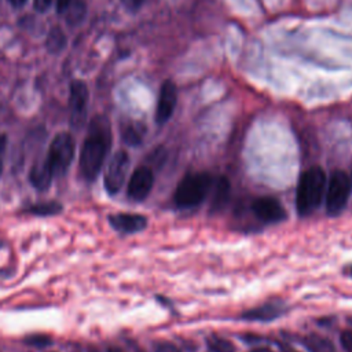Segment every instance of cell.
<instances>
[{
    "mask_svg": "<svg viewBox=\"0 0 352 352\" xmlns=\"http://www.w3.org/2000/svg\"><path fill=\"white\" fill-rule=\"evenodd\" d=\"M72 0H55V7H56V11L58 14H63L66 11V8L69 7Z\"/></svg>",
    "mask_w": 352,
    "mask_h": 352,
    "instance_id": "cell-26",
    "label": "cell"
},
{
    "mask_svg": "<svg viewBox=\"0 0 352 352\" xmlns=\"http://www.w3.org/2000/svg\"><path fill=\"white\" fill-rule=\"evenodd\" d=\"M254 214L264 223H279L286 219V210L280 202L272 197L256 198L252 204Z\"/></svg>",
    "mask_w": 352,
    "mask_h": 352,
    "instance_id": "cell-10",
    "label": "cell"
},
{
    "mask_svg": "<svg viewBox=\"0 0 352 352\" xmlns=\"http://www.w3.org/2000/svg\"><path fill=\"white\" fill-rule=\"evenodd\" d=\"M206 344H208V348L212 351V352H234L235 348H234V344L231 341H228L227 338H223V337H219V336H210L208 340H206Z\"/></svg>",
    "mask_w": 352,
    "mask_h": 352,
    "instance_id": "cell-20",
    "label": "cell"
},
{
    "mask_svg": "<svg viewBox=\"0 0 352 352\" xmlns=\"http://www.w3.org/2000/svg\"><path fill=\"white\" fill-rule=\"evenodd\" d=\"M8 3H10L12 7H15V8H19V7L25 6L26 0H8Z\"/></svg>",
    "mask_w": 352,
    "mask_h": 352,
    "instance_id": "cell-28",
    "label": "cell"
},
{
    "mask_svg": "<svg viewBox=\"0 0 352 352\" xmlns=\"http://www.w3.org/2000/svg\"><path fill=\"white\" fill-rule=\"evenodd\" d=\"M345 272H346L349 276H352V265H351V267H348V268L345 270Z\"/></svg>",
    "mask_w": 352,
    "mask_h": 352,
    "instance_id": "cell-30",
    "label": "cell"
},
{
    "mask_svg": "<svg viewBox=\"0 0 352 352\" xmlns=\"http://www.w3.org/2000/svg\"><path fill=\"white\" fill-rule=\"evenodd\" d=\"M33 6L37 12H45L52 6V0H34Z\"/></svg>",
    "mask_w": 352,
    "mask_h": 352,
    "instance_id": "cell-24",
    "label": "cell"
},
{
    "mask_svg": "<svg viewBox=\"0 0 352 352\" xmlns=\"http://www.w3.org/2000/svg\"><path fill=\"white\" fill-rule=\"evenodd\" d=\"M154 351L155 352H180L176 345H173V344H170L168 341L157 342L155 346H154Z\"/></svg>",
    "mask_w": 352,
    "mask_h": 352,
    "instance_id": "cell-22",
    "label": "cell"
},
{
    "mask_svg": "<svg viewBox=\"0 0 352 352\" xmlns=\"http://www.w3.org/2000/svg\"><path fill=\"white\" fill-rule=\"evenodd\" d=\"M143 133H144V128L138 122H128L121 129L122 140L129 146L140 144L143 139Z\"/></svg>",
    "mask_w": 352,
    "mask_h": 352,
    "instance_id": "cell-17",
    "label": "cell"
},
{
    "mask_svg": "<svg viewBox=\"0 0 352 352\" xmlns=\"http://www.w3.org/2000/svg\"><path fill=\"white\" fill-rule=\"evenodd\" d=\"M340 341H341V345L344 346L345 351L352 352V330H344L341 333Z\"/></svg>",
    "mask_w": 352,
    "mask_h": 352,
    "instance_id": "cell-21",
    "label": "cell"
},
{
    "mask_svg": "<svg viewBox=\"0 0 352 352\" xmlns=\"http://www.w3.org/2000/svg\"><path fill=\"white\" fill-rule=\"evenodd\" d=\"M326 173L320 166L308 168L300 177L296 206L300 216H308L319 208L324 195Z\"/></svg>",
    "mask_w": 352,
    "mask_h": 352,
    "instance_id": "cell-2",
    "label": "cell"
},
{
    "mask_svg": "<svg viewBox=\"0 0 352 352\" xmlns=\"http://www.w3.org/2000/svg\"><path fill=\"white\" fill-rule=\"evenodd\" d=\"M177 102V89L173 81L166 80L162 82L158 94L157 109H155V121L157 124H165L173 114Z\"/></svg>",
    "mask_w": 352,
    "mask_h": 352,
    "instance_id": "cell-8",
    "label": "cell"
},
{
    "mask_svg": "<svg viewBox=\"0 0 352 352\" xmlns=\"http://www.w3.org/2000/svg\"><path fill=\"white\" fill-rule=\"evenodd\" d=\"M74 139L67 132H60L52 139L45 161L54 176H62L67 172L74 158Z\"/></svg>",
    "mask_w": 352,
    "mask_h": 352,
    "instance_id": "cell-4",
    "label": "cell"
},
{
    "mask_svg": "<svg viewBox=\"0 0 352 352\" xmlns=\"http://www.w3.org/2000/svg\"><path fill=\"white\" fill-rule=\"evenodd\" d=\"M60 210H62V206L59 202L50 201V202H40V204L32 205L25 212L36 214V216H52V214L59 213Z\"/></svg>",
    "mask_w": 352,
    "mask_h": 352,
    "instance_id": "cell-19",
    "label": "cell"
},
{
    "mask_svg": "<svg viewBox=\"0 0 352 352\" xmlns=\"http://www.w3.org/2000/svg\"><path fill=\"white\" fill-rule=\"evenodd\" d=\"M66 36L63 33V30L59 26H54L45 40V47L51 54H59L60 51H63V48L66 47Z\"/></svg>",
    "mask_w": 352,
    "mask_h": 352,
    "instance_id": "cell-16",
    "label": "cell"
},
{
    "mask_svg": "<svg viewBox=\"0 0 352 352\" xmlns=\"http://www.w3.org/2000/svg\"><path fill=\"white\" fill-rule=\"evenodd\" d=\"M109 352H122V351H120L117 348H111V349H109Z\"/></svg>",
    "mask_w": 352,
    "mask_h": 352,
    "instance_id": "cell-31",
    "label": "cell"
},
{
    "mask_svg": "<svg viewBox=\"0 0 352 352\" xmlns=\"http://www.w3.org/2000/svg\"><path fill=\"white\" fill-rule=\"evenodd\" d=\"M110 146L111 129L109 120L103 116L94 117L89 122L88 135L82 143L78 161L80 173L87 182L96 179Z\"/></svg>",
    "mask_w": 352,
    "mask_h": 352,
    "instance_id": "cell-1",
    "label": "cell"
},
{
    "mask_svg": "<svg viewBox=\"0 0 352 352\" xmlns=\"http://www.w3.org/2000/svg\"><path fill=\"white\" fill-rule=\"evenodd\" d=\"M213 179L209 173H194L186 176L175 191V204L179 208H192L204 201L212 187Z\"/></svg>",
    "mask_w": 352,
    "mask_h": 352,
    "instance_id": "cell-3",
    "label": "cell"
},
{
    "mask_svg": "<svg viewBox=\"0 0 352 352\" xmlns=\"http://www.w3.org/2000/svg\"><path fill=\"white\" fill-rule=\"evenodd\" d=\"M230 180L226 176H220L214 184V194L210 204V212H220L228 202L230 198Z\"/></svg>",
    "mask_w": 352,
    "mask_h": 352,
    "instance_id": "cell-13",
    "label": "cell"
},
{
    "mask_svg": "<svg viewBox=\"0 0 352 352\" xmlns=\"http://www.w3.org/2000/svg\"><path fill=\"white\" fill-rule=\"evenodd\" d=\"M143 1H144V0H121L122 6H124L128 11H132V12L138 11V10L142 7Z\"/></svg>",
    "mask_w": 352,
    "mask_h": 352,
    "instance_id": "cell-23",
    "label": "cell"
},
{
    "mask_svg": "<svg viewBox=\"0 0 352 352\" xmlns=\"http://www.w3.org/2000/svg\"><path fill=\"white\" fill-rule=\"evenodd\" d=\"M52 177H54V173L47 161L34 164L29 175L32 186L36 187L37 190H47L52 182Z\"/></svg>",
    "mask_w": 352,
    "mask_h": 352,
    "instance_id": "cell-12",
    "label": "cell"
},
{
    "mask_svg": "<svg viewBox=\"0 0 352 352\" xmlns=\"http://www.w3.org/2000/svg\"><path fill=\"white\" fill-rule=\"evenodd\" d=\"M28 342H30V344H33V345H45L47 342H50V338L34 336V337H32Z\"/></svg>",
    "mask_w": 352,
    "mask_h": 352,
    "instance_id": "cell-27",
    "label": "cell"
},
{
    "mask_svg": "<svg viewBox=\"0 0 352 352\" xmlns=\"http://www.w3.org/2000/svg\"><path fill=\"white\" fill-rule=\"evenodd\" d=\"M7 147V136L0 135V175L3 172V161H4V153Z\"/></svg>",
    "mask_w": 352,
    "mask_h": 352,
    "instance_id": "cell-25",
    "label": "cell"
},
{
    "mask_svg": "<svg viewBox=\"0 0 352 352\" xmlns=\"http://www.w3.org/2000/svg\"><path fill=\"white\" fill-rule=\"evenodd\" d=\"M87 103H88V88L85 82L74 80L70 84V99L69 109L72 116V124L77 128L82 126L87 118Z\"/></svg>",
    "mask_w": 352,
    "mask_h": 352,
    "instance_id": "cell-7",
    "label": "cell"
},
{
    "mask_svg": "<svg viewBox=\"0 0 352 352\" xmlns=\"http://www.w3.org/2000/svg\"><path fill=\"white\" fill-rule=\"evenodd\" d=\"M304 344L309 352H334V345L324 337L311 334L304 340Z\"/></svg>",
    "mask_w": 352,
    "mask_h": 352,
    "instance_id": "cell-18",
    "label": "cell"
},
{
    "mask_svg": "<svg viewBox=\"0 0 352 352\" xmlns=\"http://www.w3.org/2000/svg\"><path fill=\"white\" fill-rule=\"evenodd\" d=\"M0 248H1V239H0Z\"/></svg>",
    "mask_w": 352,
    "mask_h": 352,
    "instance_id": "cell-32",
    "label": "cell"
},
{
    "mask_svg": "<svg viewBox=\"0 0 352 352\" xmlns=\"http://www.w3.org/2000/svg\"><path fill=\"white\" fill-rule=\"evenodd\" d=\"M253 352H272L270 348H265V346H260V348H256L253 349Z\"/></svg>",
    "mask_w": 352,
    "mask_h": 352,
    "instance_id": "cell-29",
    "label": "cell"
},
{
    "mask_svg": "<svg viewBox=\"0 0 352 352\" xmlns=\"http://www.w3.org/2000/svg\"><path fill=\"white\" fill-rule=\"evenodd\" d=\"M351 192V179L344 170H334L330 175L326 190V210L329 214L336 216L346 206Z\"/></svg>",
    "mask_w": 352,
    "mask_h": 352,
    "instance_id": "cell-5",
    "label": "cell"
},
{
    "mask_svg": "<svg viewBox=\"0 0 352 352\" xmlns=\"http://www.w3.org/2000/svg\"><path fill=\"white\" fill-rule=\"evenodd\" d=\"M154 176L150 168L139 166L133 170L128 182V197L133 201H143L151 191Z\"/></svg>",
    "mask_w": 352,
    "mask_h": 352,
    "instance_id": "cell-9",
    "label": "cell"
},
{
    "mask_svg": "<svg viewBox=\"0 0 352 352\" xmlns=\"http://www.w3.org/2000/svg\"><path fill=\"white\" fill-rule=\"evenodd\" d=\"M128 168H129V155L124 150L117 151L111 157L104 172V188L109 194L114 195L121 190L128 173Z\"/></svg>",
    "mask_w": 352,
    "mask_h": 352,
    "instance_id": "cell-6",
    "label": "cell"
},
{
    "mask_svg": "<svg viewBox=\"0 0 352 352\" xmlns=\"http://www.w3.org/2000/svg\"><path fill=\"white\" fill-rule=\"evenodd\" d=\"M109 221L113 228L125 234L142 231L147 226V219L139 213H116L109 217Z\"/></svg>",
    "mask_w": 352,
    "mask_h": 352,
    "instance_id": "cell-11",
    "label": "cell"
},
{
    "mask_svg": "<svg viewBox=\"0 0 352 352\" xmlns=\"http://www.w3.org/2000/svg\"><path fill=\"white\" fill-rule=\"evenodd\" d=\"M63 14H65L66 22L72 26H76L84 21L87 15V6L84 0H72Z\"/></svg>",
    "mask_w": 352,
    "mask_h": 352,
    "instance_id": "cell-15",
    "label": "cell"
},
{
    "mask_svg": "<svg viewBox=\"0 0 352 352\" xmlns=\"http://www.w3.org/2000/svg\"><path fill=\"white\" fill-rule=\"evenodd\" d=\"M280 315V308L267 304V305H261L249 311H245L241 318L242 319H249V320H261V322H268L272 320L275 318H278Z\"/></svg>",
    "mask_w": 352,
    "mask_h": 352,
    "instance_id": "cell-14",
    "label": "cell"
},
{
    "mask_svg": "<svg viewBox=\"0 0 352 352\" xmlns=\"http://www.w3.org/2000/svg\"><path fill=\"white\" fill-rule=\"evenodd\" d=\"M351 186H352V182H351Z\"/></svg>",
    "mask_w": 352,
    "mask_h": 352,
    "instance_id": "cell-33",
    "label": "cell"
}]
</instances>
